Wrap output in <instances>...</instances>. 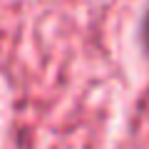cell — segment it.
<instances>
[{"label":"cell","mask_w":149,"mask_h":149,"mask_svg":"<svg viewBox=\"0 0 149 149\" xmlns=\"http://www.w3.org/2000/svg\"><path fill=\"white\" fill-rule=\"evenodd\" d=\"M137 42H139V50H142L144 60L149 62V3H147V8L142 10V15H139V25H137Z\"/></svg>","instance_id":"6da1fadb"}]
</instances>
